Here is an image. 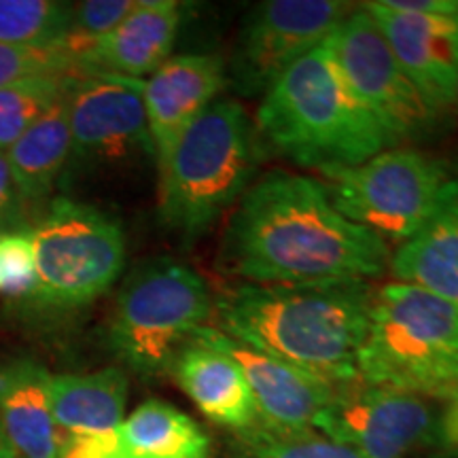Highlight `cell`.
<instances>
[{"label": "cell", "mask_w": 458, "mask_h": 458, "mask_svg": "<svg viewBox=\"0 0 458 458\" xmlns=\"http://www.w3.org/2000/svg\"><path fill=\"white\" fill-rule=\"evenodd\" d=\"M391 257V246L337 213L323 181L272 170L238 199L216 266L250 284L369 283Z\"/></svg>", "instance_id": "obj_1"}, {"label": "cell", "mask_w": 458, "mask_h": 458, "mask_svg": "<svg viewBox=\"0 0 458 458\" xmlns=\"http://www.w3.org/2000/svg\"><path fill=\"white\" fill-rule=\"evenodd\" d=\"M376 289L363 280L250 284L221 291L215 327L291 368L340 386L359 380Z\"/></svg>", "instance_id": "obj_2"}, {"label": "cell", "mask_w": 458, "mask_h": 458, "mask_svg": "<svg viewBox=\"0 0 458 458\" xmlns=\"http://www.w3.org/2000/svg\"><path fill=\"white\" fill-rule=\"evenodd\" d=\"M255 130L280 156L317 172L359 165L393 142L344 79L329 41L266 91Z\"/></svg>", "instance_id": "obj_3"}, {"label": "cell", "mask_w": 458, "mask_h": 458, "mask_svg": "<svg viewBox=\"0 0 458 458\" xmlns=\"http://www.w3.org/2000/svg\"><path fill=\"white\" fill-rule=\"evenodd\" d=\"M255 122L236 100H215L172 147L159 168V216L185 242L204 236L255 179Z\"/></svg>", "instance_id": "obj_4"}, {"label": "cell", "mask_w": 458, "mask_h": 458, "mask_svg": "<svg viewBox=\"0 0 458 458\" xmlns=\"http://www.w3.org/2000/svg\"><path fill=\"white\" fill-rule=\"evenodd\" d=\"M357 369L363 385L448 401L458 393V303L418 284H382Z\"/></svg>", "instance_id": "obj_5"}, {"label": "cell", "mask_w": 458, "mask_h": 458, "mask_svg": "<svg viewBox=\"0 0 458 458\" xmlns=\"http://www.w3.org/2000/svg\"><path fill=\"white\" fill-rule=\"evenodd\" d=\"M215 300L204 278L172 257L140 263L125 280L108 320V346L139 376L170 374Z\"/></svg>", "instance_id": "obj_6"}, {"label": "cell", "mask_w": 458, "mask_h": 458, "mask_svg": "<svg viewBox=\"0 0 458 458\" xmlns=\"http://www.w3.org/2000/svg\"><path fill=\"white\" fill-rule=\"evenodd\" d=\"M30 238L37 286L28 301L37 310H81L105 295L123 270V229L96 206L55 198Z\"/></svg>", "instance_id": "obj_7"}, {"label": "cell", "mask_w": 458, "mask_h": 458, "mask_svg": "<svg viewBox=\"0 0 458 458\" xmlns=\"http://www.w3.org/2000/svg\"><path fill=\"white\" fill-rule=\"evenodd\" d=\"M331 204L386 246H401L427 225L448 185L444 162L411 147H391L359 165L318 172Z\"/></svg>", "instance_id": "obj_8"}, {"label": "cell", "mask_w": 458, "mask_h": 458, "mask_svg": "<svg viewBox=\"0 0 458 458\" xmlns=\"http://www.w3.org/2000/svg\"><path fill=\"white\" fill-rule=\"evenodd\" d=\"M329 45L352 94L386 131L393 147L431 134L442 113L411 83L363 4L348 13Z\"/></svg>", "instance_id": "obj_9"}, {"label": "cell", "mask_w": 458, "mask_h": 458, "mask_svg": "<svg viewBox=\"0 0 458 458\" xmlns=\"http://www.w3.org/2000/svg\"><path fill=\"white\" fill-rule=\"evenodd\" d=\"M354 9L342 0H267L240 28L229 81L244 98H263L295 62L327 43Z\"/></svg>", "instance_id": "obj_10"}, {"label": "cell", "mask_w": 458, "mask_h": 458, "mask_svg": "<svg viewBox=\"0 0 458 458\" xmlns=\"http://www.w3.org/2000/svg\"><path fill=\"white\" fill-rule=\"evenodd\" d=\"M437 418L425 397L354 380L335 386L312 428L363 458H405L433 445Z\"/></svg>", "instance_id": "obj_11"}, {"label": "cell", "mask_w": 458, "mask_h": 458, "mask_svg": "<svg viewBox=\"0 0 458 458\" xmlns=\"http://www.w3.org/2000/svg\"><path fill=\"white\" fill-rule=\"evenodd\" d=\"M142 89L145 79L108 72L68 74L71 157L91 164H117L147 153L156 159Z\"/></svg>", "instance_id": "obj_12"}, {"label": "cell", "mask_w": 458, "mask_h": 458, "mask_svg": "<svg viewBox=\"0 0 458 458\" xmlns=\"http://www.w3.org/2000/svg\"><path fill=\"white\" fill-rule=\"evenodd\" d=\"M401 68L437 108L448 111L458 85V13H411L386 0L363 3Z\"/></svg>", "instance_id": "obj_13"}, {"label": "cell", "mask_w": 458, "mask_h": 458, "mask_svg": "<svg viewBox=\"0 0 458 458\" xmlns=\"http://www.w3.org/2000/svg\"><path fill=\"white\" fill-rule=\"evenodd\" d=\"M57 458H213V439L182 410L148 399L111 431L60 439Z\"/></svg>", "instance_id": "obj_14"}, {"label": "cell", "mask_w": 458, "mask_h": 458, "mask_svg": "<svg viewBox=\"0 0 458 458\" xmlns=\"http://www.w3.org/2000/svg\"><path fill=\"white\" fill-rule=\"evenodd\" d=\"M193 337L213 344L236 360L255 397L259 420L266 425L312 428L314 418L334 397L335 386L329 382L255 351L210 325L199 327Z\"/></svg>", "instance_id": "obj_15"}, {"label": "cell", "mask_w": 458, "mask_h": 458, "mask_svg": "<svg viewBox=\"0 0 458 458\" xmlns=\"http://www.w3.org/2000/svg\"><path fill=\"white\" fill-rule=\"evenodd\" d=\"M225 81L223 60L210 54L168 57L147 79L142 102L157 165L168 157L182 131L213 105Z\"/></svg>", "instance_id": "obj_16"}, {"label": "cell", "mask_w": 458, "mask_h": 458, "mask_svg": "<svg viewBox=\"0 0 458 458\" xmlns=\"http://www.w3.org/2000/svg\"><path fill=\"white\" fill-rule=\"evenodd\" d=\"M181 20L182 9L174 0H142L106 37L72 51V64L83 72L147 77L170 57Z\"/></svg>", "instance_id": "obj_17"}, {"label": "cell", "mask_w": 458, "mask_h": 458, "mask_svg": "<svg viewBox=\"0 0 458 458\" xmlns=\"http://www.w3.org/2000/svg\"><path fill=\"white\" fill-rule=\"evenodd\" d=\"M51 371L34 357L0 360V427L15 458H57Z\"/></svg>", "instance_id": "obj_18"}, {"label": "cell", "mask_w": 458, "mask_h": 458, "mask_svg": "<svg viewBox=\"0 0 458 458\" xmlns=\"http://www.w3.org/2000/svg\"><path fill=\"white\" fill-rule=\"evenodd\" d=\"M172 374L215 425L242 431L259 420L255 397L240 365L213 344L191 337L172 365Z\"/></svg>", "instance_id": "obj_19"}, {"label": "cell", "mask_w": 458, "mask_h": 458, "mask_svg": "<svg viewBox=\"0 0 458 458\" xmlns=\"http://www.w3.org/2000/svg\"><path fill=\"white\" fill-rule=\"evenodd\" d=\"M393 278L458 303V174L444 187L427 225L391 257Z\"/></svg>", "instance_id": "obj_20"}, {"label": "cell", "mask_w": 458, "mask_h": 458, "mask_svg": "<svg viewBox=\"0 0 458 458\" xmlns=\"http://www.w3.org/2000/svg\"><path fill=\"white\" fill-rule=\"evenodd\" d=\"M130 382L123 369L51 376V408L60 439L111 431L123 420Z\"/></svg>", "instance_id": "obj_21"}, {"label": "cell", "mask_w": 458, "mask_h": 458, "mask_svg": "<svg viewBox=\"0 0 458 458\" xmlns=\"http://www.w3.org/2000/svg\"><path fill=\"white\" fill-rule=\"evenodd\" d=\"M4 156L21 202L37 204L49 196L72 156L66 91Z\"/></svg>", "instance_id": "obj_22"}, {"label": "cell", "mask_w": 458, "mask_h": 458, "mask_svg": "<svg viewBox=\"0 0 458 458\" xmlns=\"http://www.w3.org/2000/svg\"><path fill=\"white\" fill-rule=\"evenodd\" d=\"M225 458H363L314 428H283L257 420L233 435Z\"/></svg>", "instance_id": "obj_23"}, {"label": "cell", "mask_w": 458, "mask_h": 458, "mask_svg": "<svg viewBox=\"0 0 458 458\" xmlns=\"http://www.w3.org/2000/svg\"><path fill=\"white\" fill-rule=\"evenodd\" d=\"M72 4L49 0H0V43L21 47H66Z\"/></svg>", "instance_id": "obj_24"}, {"label": "cell", "mask_w": 458, "mask_h": 458, "mask_svg": "<svg viewBox=\"0 0 458 458\" xmlns=\"http://www.w3.org/2000/svg\"><path fill=\"white\" fill-rule=\"evenodd\" d=\"M66 81V74H43L0 89V151H7L64 96Z\"/></svg>", "instance_id": "obj_25"}, {"label": "cell", "mask_w": 458, "mask_h": 458, "mask_svg": "<svg viewBox=\"0 0 458 458\" xmlns=\"http://www.w3.org/2000/svg\"><path fill=\"white\" fill-rule=\"evenodd\" d=\"M37 286V255L30 232L0 236V295L28 300Z\"/></svg>", "instance_id": "obj_26"}, {"label": "cell", "mask_w": 458, "mask_h": 458, "mask_svg": "<svg viewBox=\"0 0 458 458\" xmlns=\"http://www.w3.org/2000/svg\"><path fill=\"white\" fill-rule=\"evenodd\" d=\"M71 66H74L72 55L66 47L37 49L0 43V89L30 77L64 74Z\"/></svg>", "instance_id": "obj_27"}, {"label": "cell", "mask_w": 458, "mask_h": 458, "mask_svg": "<svg viewBox=\"0 0 458 458\" xmlns=\"http://www.w3.org/2000/svg\"><path fill=\"white\" fill-rule=\"evenodd\" d=\"M134 4L131 0H88L72 7L71 37L66 43L68 54L96 38L106 37L130 15Z\"/></svg>", "instance_id": "obj_28"}, {"label": "cell", "mask_w": 458, "mask_h": 458, "mask_svg": "<svg viewBox=\"0 0 458 458\" xmlns=\"http://www.w3.org/2000/svg\"><path fill=\"white\" fill-rule=\"evenodd\" d=\"M433 445L442 458L458 456V393L452 394L437 418Z\"/></svg>", "instance_id": "obj_29"}, {"label": "cell", "mask_w": 458, "mask_h": 458, "mask_svg": "<svg viewBox=\"0 0 458 458\" xmlns=\"http://www.w3.org/2000/svg\"><path fill=\"white\" fill-rule=\"evenodd\" d=\"M20 193H17L13 176L4 151H0V221H17L20 210Z\"/></svg>", "instance_id": "obj_30"}, {"label": "cell", "mask_w": 458, "mask_h": 458, "mask_svg": "<svg viewBox=\"0 0 458 458\" xmlns=\"http://www.w3.org/2000/svg\"><path fill=\"white\" fill-rule=\"evenodd\" d=\"M393 9L411 13H458V0H386Z\"/></svg>", "instance_id": "obj_31"}, {"label": "cell", "mask_w": 458, "mask_h": 458, "mask_svg": "<svg viewBox=\"0 0 458 458\" xmlns=\"http://www.w3.org/2000/svg\"><path fill=\"white\" fill-rule=\"evenodd\" d=\"M0 458H15L13 450H11L7 435H4V431H3V427H0Z\"/></svg>", "instance_id": "obj_32"}, {"label": "cell", "mask_w": 458, "mask_h": 458, "mask_svg": "<svg viewBox=\"0 0 458 458\" xmlns=\"http://www.w3.org/2000/svg\"><path fill=\"white\" fill-rule=\"evenodd\" d=\"M452 111L456 113V117H458V85H456V91H454V100H452Z\"/></svg>", "instance_id": "obj_33"}, {"label": "cell", "mask_w": 458, "mask_h": 458, "mask_svg": "<svg viewBox=\"0 0 458 458\" xmlns=\"http://www.w3.org/2000/svg\"><path fill=\"white\" fill-rule=\"evenodd\" d=\"M456 458H458V456H456Z\"/></svg>", "instance_id": "obj_34"}]
</instances>
